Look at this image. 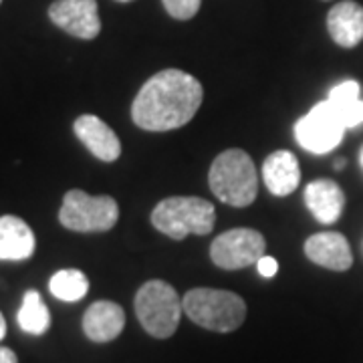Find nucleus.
<instances>
[{
    "label": "nucleus",
    "instance_id": "obj_26",
    "mask_svg": "<svg viewBox=\"0 0 363 363\" xmlns=\"http://www.w3.org/2000/svg\"><path fill=\"white\" fill-rule=\"evenodd\" d=\"M117 2H131V0H117Z\"/></svg>",
    "mask_w": 363,
    "mask_h": 363
},
{
    "label": "nucleus",
    "instance_id": "obj_2",
    "mask_svg": "<svg viewBox=\"0 0 363 363\" xmlns=\"http://www.w3.org/2000/svg\"><path fill=\"white\" fill-rule=\"evenodd\" d=\"M208 182L214 196L228 206H250L259 194V174L245 150L222 152L210 166Z\"/></svg>",
    "mask_w": 363,
    "mask_h": 363
},
{
    "label": "nucleus",
    "instance_id": "obj_22",
    "mask_svg": "<svg viewBox=\"0 0 363 363\" xmlns=\"http://www.w3.org/2000/svg\"><path fill=\"white\" fill-rule=\"evenodd\" d=\"M0 363H18L16 353L9 347H0Z\"/></svg>",
    "mask_w": 363,
    "mask_h": 363
},
{
    "label": "nucleus",
    "instance_id": "obj_17",
    "mask_svg": "<svg viewBox=\"0 0 363 363\" xmlns=\"http://www.w3.org/2000/svg\"><path fill=\"white\" fill-rule=\"evenodd\" d=\"M327 101L335 109V113L347 130L363 123L362 85L357 81H343V83L335 85L329 93Z\"/></svg>",
    "mask_w": 363,
    "mask_h": 363
},
{
    "label": "nucleus",
    "instance_id": "obj_19",
    "mask_svg": "<svg viewBox=\"0 0 363 363\" xmlns=\"http://www.w3.org/2000/svg\"><path fill=\"white\" fill-rule=\"evenodd\" d=\"M49 291L55 298L65 301V303H75L87 295L89 291V279L85 272L77 269H63L55 272L49 281Z\"/></svg>",
    "mask_w": 363,
    "mask_h": 363
},
{
    "label": "nucleus",
    "instance_id": "obj_14",
    "mask_svg": "<svg viewBox=\"0 0 363 363\" xmlns=\"http://www.w3.org/2000/svg\"><path fill=\"white\" fill-rule=\"evenodd\" d=\"M305 204L315 216V220L321 224H333L343 214L345 194L339 188L337 182L321 178V180H313L305 188Z\"/></svg>",
    "mask_w": 363,
    "mask_h": 363
},
{
    "label": "nucleus",
    "instance_id": "obj_3",
    "mask_svg": "<svg viewBox=\"0 0 363 363\" xmlns=\"http://www.w3.org/2000/svg\"><path fill=\"white\" fill-rule=\"evenodd\" d=\"M184 313L196 325L216 331V333H230L245 323L247 317V303L233 291L220 289H192L184 298Z\"/></svg>",
    "mask_w": 363,
    "mask_h": 363
},
{
    "label": "nucleus",
    "instance_id": "obj_20",
    "mask_svg": "<svg viewBox=\"0 0 363 363\" xmlns=\"http://www.w3.org/2000/svg\"><path fill=\"white\" fill-rule=\"evenodd\" d=\"M162 2H164L169 16H174L178 21L194 18L200 11V4H202V0H162Z\"/></svg>",
    "mask_w": 363,
    "mask_h": 363
},
{
    "label": "nucleus",
    "instance_id": "obj_1",
    "mask_svg": "<svg viewBox=\"0 0 363 363\" xmlns=\"http://www.w3.org/2000/svg\"><path fill=\"white\" fill-rule=\"evenodd\" d=\"M204 99L202 83L180 69H164L142 85L131 105V117L145 131L184 128Z\"/></svg>",
    "mask_w": 363,
    "mask_h": 363
},
{
    "label": "nucleus",
    "instance_id": "obj_12",
    "mask_svg": "<svg viewBox=\"0 0 363 363\" xmlns=\"http://www.w3.org/2000/svg\"><path fill=\"white\" fill-rule=\"evenodd\" d=\"M125 311L113 301H95L83 315V331L95 343H109L121 335Z\"/></svg>",
    "mask_w": 363,
    "mask_h": 363
},
{
    "label": "nucleus",
    "instance_id": "obj_18",
    "mask_svg": "<svg viewBox=\"0 0 363 363\" xmlns=\"http://www.w3.org/2000/svg\"><path fill=\"white\" fill-rule=\"evenodd\" d=\"M16 323L28 335H43L51 327V313L37 291H26L23 305L16 313Z\"/></svg>",
    "mask_w": 363,
    "mask_h": 363
},
{
    "label": "nucleus",
    "instance_id": "obj_24",
    "mask_svg": "<svg viewBox=\"0 0 363 363\" xmlns=\"http://www.w3.org/2000/svg\"><path fill=\"white\" fill-rule=\"evenodd\" d=\"M345 168V160H335V169Z\"/></svg>",
    "mask_w": 363,
    "mask_h": 363
},
{
    "label": "nucleus",
    "instance_id": "obj_11",
    "mask_svg": "<svg viewBox=\"0 0 363 363\" xmlns=\"http://www.w3.org/2000/svg\"><path fill=\"white\" fill-rule=\"evenodd\" d=\"M75 135L79 142L101 162H116L121 156V143L116 131L97 116H81L75 119Z\"/></svg>",
    "mask_w": 363,
    "mask_h": 363
},
{
    "label": "nucleus",
    "instance_id": "obj_9",
    "mask_svg": "<svg viewBox=\"0 0 363 363\" xmlns=\"http://www.w3.org/2000/svg\"><path fill=\"white\" fill-rule=\"evenodd\" d=\"M49 18L75 39L91 40L101 33L97 0H55L49 6Z\"/></svg>",
    "mask_w": 363,
    "mask_h": 363
},
{
    "label": "nucleus",
    "instance_id": "obj_15",
    "mask_svg": "<svg viewBox=\"0 0 363 363\" xmlns=\"http://www.w3.org/2000/svg\"><path fill=\"white\" fill-rule=\"evenodd\" d=\"M262 180L271 194L281 198L293 194L301 182V168L295 154L286 150L272 152L262 164Z\"/></svg>",
    "mask_w": 363,
    "mask_h": 363
},
{
    "label": "nucleus",
    "instance_id": "obj_7",
    "mask_svg": "<svg viewBox=\"0 0 363 363\" xmlns=\"http://www.w3.org/2000/svg\"><path fill=\"white\" fill-rule=\"evenodd\" d=\"M345 125L335 113L329 101H321L313 107L307 116H303L295 125V138L298 145L315 156L329 154L337 147L343 135Z\"/></svg>",
    "mask_w": 363,
    "mask_h": 363
},
{
    "label": "nucleus",
    "instance_id": "obj_4",
    "mask_svg": "<svg viewBox=\"0 0 363 363\" xmlns=\"http://www.w3.org/2000/svg\"><path fill=\"white\" fill-rule=\"evenodd\" d=\"M152 224L174 240H184L190 234L204 236L212 233L216 224V210L204 198L172 196L157 202L152 212Z\"/></svg>",
    "mask_w": 363,
    "mask_h": 363
},
{
    "label": "nucleus",
    "instance_id": "obj_6",
    "mask_svg": "<svg viewBox=\"0 0 363 363\" xmlns=\"http://www.w3.org/2000/svg\"><path fill=\"white\" fill-rule=\"evenodd\" d=\"M119 206L111 196H89L69 190L59 210V222L73 233H107L117 224Z\"/></svg>",
    "mask_w": 363,
    "mask_h": 363
},
{
    "label": "nucleus",
    "instance_id": "obj_5",
    "mask_svg": "<svg viewBox=\"0 0 363 363\" xmlns=\"http://www.w3.org/2000/svg\"><path fill=\"white\" fill-rule=\"evenodd\" d=\"M182 305L176 289L164 281H147L135 295V315L147 335L168 339L180 325Z\"/></svg>",
    "mask_w": 363,
    "mask_h": 363
},
{
    "label": "nucleus",
    "instance_id": "obj_21",
    "mask_svg": "<svg viewBox=\"0 0 363 363\" xmlns=\"http://www.w3.org/2000/svg\"><path fill=\"white\" fill-rule=\"evenodd\" d=\"M257 269H259L260 277H264V279H272V277L279 272V262H277L274 257L264 255V257H260L259 262H257Z\"/></svg>",
    "mask_w": 363,
    "mask_h": 363
},
{
    "label": "nucleus",
    "instance_id": "obj_25",
    "mask_svg": "<svg viewBox=\"0 0 363 363\" xmlns=\"http://www.w3.org/2000/svg\"><path fill=\"white\" fill-rule=\"evenodd\" d=\"M359 164H362V168H363V145H362V150H359Z\"/></svg>",
    "mask_w": 363,
    "mask_h": 363
},
{
    "label": "nucleus",
    "instance_id": "obj_27",
    "mask_svg": "<svg viewBox=\"0 0 363 363\" xmlns=\"http://www.w3.org/2000/svg\"><path fill=\"white\" fill-rule=\"evenodd\" d=\"M0 2H2V0H0Z\"/></svg>",
    "mask_w": 363,
    "mask_h": 363
},
{
    "label": "nucleus",
    "instance_id": "obj_23",
    "mask_svg": "<svg viewBox=\"0 0 363 363\" xmlns=\"http://www.w3.org/2000/svg\"><path fill=\"white\" fill-rule=\"evenodd\" d=\"M6 337V321H4V315L0 313V341Z\"/></svg>",
    "mask_w": 363,
    "mask_h": 363
},
{
    "label": "nucleus",
    "instance_id": "obj_8",
    "mask_svg": "<svg viewBox=\"0 0 363 363\" xmlns=\"http://www.w3.org/2000/svg\"><path fill=\"white\" fill-rule=\"evenodd\" d=\"M264 236L252 228H233L218 234L210 247V259L224 271H238L257 264L264 257Z\"/></svg>",
    "mask_w": 363,
    "mask_h": 363
},
{
    "label": "nucleus",
    "instance_id": "obj_13",
    "mask_svg": "<svg viewBox=\"0 0 363 363\" xmlns=\"http://www.w3.org/2000/svg\"><path fill=\"white\" fill-rule=\"evenodd\" d=\"M327 30L343 49H353L363 40V6L353 0L337 2L327 14Z\"/></svg>",
    "mask_w": 363,
    "mask_h": 363
},
{
    "label": "nucleus",
    "instance_id": "obj_10",
    "mask_svg": "<svg viewBox=\"0 0 363 363\" xmlns=\"http://www.w3.org/2000/svg\"><path fill=\"white\" fill-rule=\"evenodd\" d=\"M307 259L329 269V271H350L353 264V255L347 238L341 233H317L305 242Z\"/></svg>",
    "mask_w": 363,
    "mask_h": 363
},
{
    "label": "nucleus",
    "instance_id": "obj_16",
    "mask_svg": "<svg viewBox=\"0 0 363 363\" xmlns=\"http://www.w3.org/2000/svg\"><path fill=\"white\" fill-rule=\"evenodd\" d=\"M37 238L18 216H0V260H26L33 257Z\"/></svg>",
    "mask_w": 363,
    "mask_h": 363
}]
</instances>
